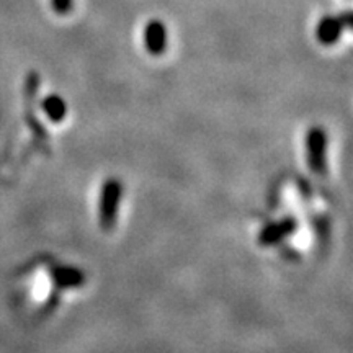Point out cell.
<instances>
[{
	"mask_svg": "<svg viewBox=\"0 0 353 353\" xmlns=\"http://www.w3.org/2000/svg\"><path fill=\"white\" fill-rule=\"evenodd\" d=\"M51 7L57 15H69L74 8V0H51Z\"/></svg>",
	"mask_w": 353,
	"mask_h": 353,
	"instance_id": "ba28073f",
	"label": "cell"
},
{
	"mask_svg": "<svg viewBox=\"0 0 353 353\" xmlns=\"http://www.w3.org/2000/svg\"><path fill=\"white\" fill-rule=\"evenodd\" d=\"M123 198V183L118 179H108L101 185L99 200V223L103 231H112L117 224Z\"/></svg>",
	"mask_w": 353,
	"mask_h": 353,
	"instance_id": "6da1fadb",
	"label": "cell"
},
{
	"mask_svg": "<svg viewBox=\"0 0 353 353\" xmlns=\"http://www.w3.org/2000/svg\"><path fill=\"white\" fill-rule=\"evenodd\" d=\"M345 23H343L342 17H334V15H325L322 17L317 23L316 28V38L322 46H334L341 39Z\"/></svg>",
	"mask_w": 353,
	"mask_h": 353,
	"instance_id": "5b68a950",
	"label": "cell"
},
{
	"mask_svg": "<svg viewBox=\"0 0 353 353\" xmlns=\"http://www.w3.org/2000/svg\"><path fill=\"white\" fill-rule=\"evenodd\" d=\"M51 280L57 288L74 290L81 288L87 281V276L81 268L70 267V265H57L51 268Z\"/></svg>",
	"mask_w": 353,
	"mask_h": 353,
	"instance_id": "8992f818",
	"label": "cell"
},
{
	"mask_svg": "<svg viewBox=\"0 0 353 353\" xmlns=\"http://www.w3.org/2000/svg\"><path fill=\"white\" fill-rule=\"evenodd\" d=\"M144 46L151 56H162L167 50V28L159 19L149 20L144 26Z\"/></svg>",
	"mask_w": 353,
	"mask_h": 353,
	"instance_id": "277c9868",
	"label": "cell"
},
{
	"mask_svg": "<svg viewBox=\"0 0 353 353\" xmlns=\"http://www.w3.org/2000/svg\"><path fill=\"white\" fill-rule=\"evenodd\" d=\"M41 108L52 123H61L65 118V114H68V105H65L63 97L54 94L48 95L46 99L43 100Z\"/></svg>",
	"mask_w": 353,
	"mask_h": 353,
	"instance_id": "52a82bcc",
	"label": "cell"
},
{
	"mask_svg": "<svg viewBox=\"0 0 353 353\" xmlns=\"http://www.w3.org/2000/svg\"><path fill=\"white\" fill-rule=\"evenodd\" d=\"M298 229V219L293 216L283 218L276 223H270L267 226L260 229L257 242L263 247H272L280 244L281 241L288 239L290 236H293Z\"/></svg>",
	"mask_w": 353,
	"mask_h": 353,
	"instance_id": "3957f363",
	"label": "cell"
},
{
	"mask_svg": "<svg viewBox=\"0 0 353 353\" xmlns=\"http://www.w3.org/2000/svg\"><path fill=\"white\" fill-rule=\"evenodd\" d=\"M307 165L312 174L322 175L327 169V132L324 128L312 126L306 136Z\"/></svg>",
	"mask_w": 353,
	"mask_h": 353,
	"instance_id": "7a4b0ae2",
	"label": "cell"
}]
</instances>
